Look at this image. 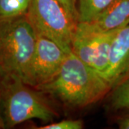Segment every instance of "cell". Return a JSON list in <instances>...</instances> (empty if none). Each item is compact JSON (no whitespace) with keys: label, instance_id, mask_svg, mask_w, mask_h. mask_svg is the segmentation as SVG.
<instances>
[{"label":"cell","instance_id":"obj_1","mask_svg":"<svg viewBox=\"0 0 129 129\" xmlns=\"http://www.w3.org/2000/svg\"><path fill=\"white\" fill-rule=\"evenodd\" d=\"M36 89L72 108H83L93 104L112 90L103 75L72 52L67 53L55 77Z\"/></svg>","mask_w":129,"mask_h":129},{"label":"cell","instance_id":"obj_2","mask_svg":"<svg viewBox=\"0 0 129 129\" xmlns=\"http://www.w3.org/2000/svg\"><path fill=\"white\" fill-rule=\"evenodd\" d=\"M37 35L26 15L0 22V76L29 83Z\"/></svg>","mask_w":129,"mask_h":129},{"label":"cell","instance_id":"obj_3","mask_svg":"<svg viewBox=\"0 0 129 129\" xmlns=\"http://www.w3.org/2000/svg\"><path fill=\"white\" fill-rule=\"evenodd\" d=\"M43 92L19 78L2 79L0 85V116L4 128L27 120L52 121L57 114Z\"/></svg>","mask_w":129,"mask_h":129},{"label":"cell","instance_id":"obj_4","mask_svg":"<svg viewBox=\"0 0 129 129\" xmlns=\"http://www.w3.org/2000/svg\"><path fill=\"white\" fill-rule=\"evenodd\" d=\"M36 35L55 42L65 52L72 51L78 22L57 0H31L26 14Z\"/></svg>","mask_w":129,"mask_h":129},{"label":"cell","instance_id":"obj_5","mask_svg":"<svg viewBox=\"0 0 129 129\" xmlns=\"http://www.w3.org/2000/svg\"><path fill=\"white\" fill-rule=\"evenodd\" d=\"M118 31L95 32L78 22L71 52L103 76L108 68L112 42Z\"/></svg>","mask_w":129,"mask_h":129},{"label":"cell","instance_id":"obj_6","mask_svg":"<svg viewBox=\"0 0 129 129\" xmlns=\"http://www.w3.org/2000/svg\"><path fill=\"white\" fill-rule=\"evenodd\" d=\"M67 53L55 42L37 35L28 85L36 88L51 81L58 73Z\"/></svg>","mask_w":129,"mask_h":129},{"label":"cell","instance_id":"obj_7","mask_svg":"<svg viewBox=\"0 0 129 129\" xmlns=\"http://www.w3.org/2000/svg\"><path fill=\"white\" fill-rule=\"evenodd\" d=\"M129 75V25L116 33L110 50L108 64L103 77L115 87Z\"/></svg>","mask_w":129,"mask_h":129},{"label":"cell","instance_id":"obj_8","mask_svg":"<svg viewBox=\"0 0 129 129\" xmlns=\"http://www.w3.org/2000/svg\"><path fill=\"white\" fill-rule=\"evenodd\" d=\"M81 23L95 32L118 31L129 25V0H115L94 20Z\"/></svg>","mask_w":129,"mask_h":129},{"label":"cell","instance_id":"obj_9","mask_svg":"<svg viewBox=\"0 0 129 129\" xmlns=\"http://www.w3.org/2000/svg\"><path fill=\"white\" fill-rule=\"evenodd\" d=\"M115 0H78L79 22L94 20Z\"/></svg>","mask_w":129,"mask_h":129},{"label":"cell","instance_id":"obj_10","mask_svg":"<svg viewBox=\"0 0 129 129\" xmlns=\"http://www.w3.org/2000/svg\"><path fill=\"white\" fill-rule=\"evenodd\" d=\"M31 0H0V22L26 15Z\"/></svg>","mask_w":129,"mask_h":129},{"label":"cell","instance_id":"obj_11","mask_svg":"<svg viewBox=\"0 0 129 129\" xmlns=\"http://www.w3.org/2000/svg\"><path fill=\"white\" fill-rule=\"evenodd\" d=\"M110 109L118 111L129 109V75L111 90Z\"/></svg>","mask_w":129,"mask_h":129},{"label":"cell","instance_id":"obj_12","mask_svg":"<svg viewBox=\"0 0 129 129\" xmlns=\"http://www.w3.org/2000/svg\"><path fill=\"white\" fill-rule=\"evenodd\" d=\"M83 128V123L81 120H64L57 123H51L36 129H81Z\"/></svg>","mask_w":129,"mask_h":129},{"label":"cell","instance_id":"obj_13","mask_svg":"<svg viewBox=\"0 0 129 129\" xmlns=\"http://www.w3.org/2000/svg\"><path fill=\"white\" fill-rule=\"evenodd\" d=\"M63 6L66 11L73 18L79 22L78 7L77 6V0H57Z\"/></svg>","mask_w":129,"mask_h":129},{"label":"cell","instance_id":"obj_14","mask_svg":"<svg viewBox=\"0 0 129 129\" xmlns=\"http://www.w3.org/2000/svg\"><path fill=\"white\" fill-rule=\"evenodd\" d=\"M118 125L120 129H129V115H127L118 120Z\"/></svg>","mask_w":129,"mask_h":129},{"label":"cell","instance_id":"obj_15","mask_svg":"<svg viewBox=\"0 0 129 129\" xmlns=\"http://www.w3.org/2000/svg\"><path fill=\"white\" fill-rule=\"evenodd\" d=\"M0 128H4V125H3V123H2V120L1 118V116H0Z\"/></svg>","mask_w":129,"mask_h":129},{"label":"cell","instance_id":"obj_16","mask_svg":"<svg viewBox=\"0 0 129 129\" xmlns=\"http://www.w3.org/2000/svg\"><path fill=\"white\" fill-rule=\"evenodd\" d=\"M0 85H1V81H0Z\"/></svg>","mask_w":129,"mask_h":129}]
</instances>
